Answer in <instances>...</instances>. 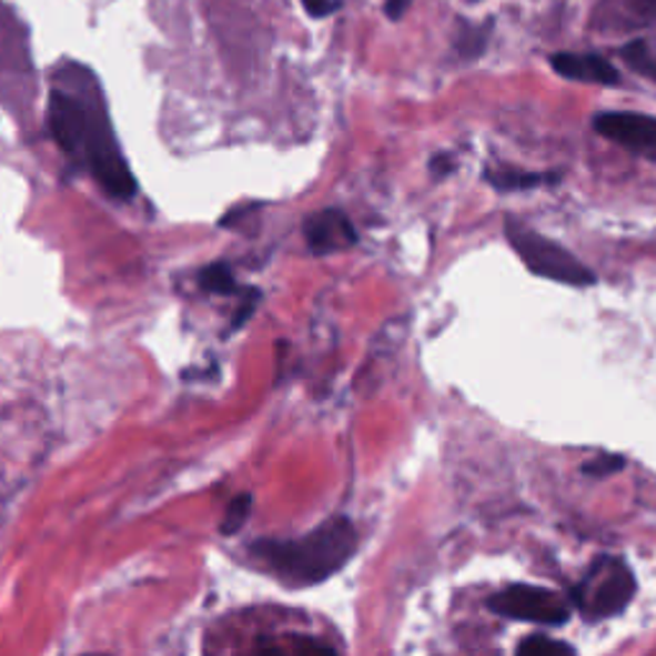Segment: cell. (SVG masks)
Wrapping results in <instances>:
<instances>
[{
	"label": "cell",
	"mask_w": 656,
	"mask_h": 656,
	"mask_svg": "<svg viewBox=\"0 0 656 656\" xmlns=\"http://www.w3.org/2000/svg\"><path fill=\"white\" fill-rule=\"evenodd\" d=\"M356 549V528L346 518H331L303 538L260 542L254 554L290 585L305 587L336 575Z\"/></svg>",
	"instance_id": "1"
},
{
	"label": "cell",
	"mask_w": 656,
	"mask_h": 656,
	"mask_svg": "<svg viewBox=\"0 0 656 656\" xmlns=\"http://www.w3.org/2000/svg\"><path fill=\"white\" fill-rule=\"evenodd\" d=\"M516 656H575V649L569 644L556 642V638L528 636L526 642H521Z\"/></svg>",
	"instance_id": "12"
},
{
	"label": "cell",
	"mask_w": 656,
	"mask_h": 656,
	"mask_svg": "<svg viewBox=\"0 0 656 656\" xmlns=\"http://www.w3.org/2000/svg\"><path fill=\"white\" fill-rule=\"evenodd\" d=\"M301 3L305 6V11L315 16V19H323V16L336 11V0H301Z\"/></svg>",
	"instance_id": "18"
},
{
	"label": "cell",
	"mask_w": 656,
	"mask_h": 656,
	"mask_svg": "<svg viewBox=\"0 0 656 656\" xmlns=\"http://www.w3.org/2000/svg\"><path fill=\"white\" fill-rule=\"evenodd\" d=\"M49 129L57 144L68 154H80L85 141V108L80 95L54 88L49 95Z\"/></svg>",
	"instance_id": "8"
},
{
	"label": "cell",
	"mask_w": 656,
	"mask_h": 656,
	"mask_svg": "<svg viewBox=\"0 0 656 656\" xmlns=\"http://www.w3.org/2000/svg\"><path fill=\"white\" fill-rule=\"evenodd\" d=\"M305 242H309L311 252L319 256L344 252V249L356 244V229L349 221V215L339 208H326V211L311 213L303 223Z\"/></svg>",
	"instance_id": "7"
},
{
	"label": "cell",
	"mask_w": 656,
	"mask_h": 656,
	"mask_svg": "<svg viewBox=\"0 0 656 656\" xmlns=\"http://www.w3.org/2000/svg\"><path fill=\"white\" fill-rule=\"evenodd\" d=\"M201 285L208 290V293L231 295L236 290V280H234V272L229 270V264L219 262V264H211V268L203 270Z\"/></svg>",
	"instance_id": "13"
},
{
	"label": "cell",
	"mask_w": 656,
	"mask_h": 656,
	"mask_svg": "<svg viewBox=\"0 0 656 656\" xmlns=\"http://www.w3.org/2000/svg\"><path fill=\"white\" fill-rule=\"evenodd\" d=\"M408 6H411V0H387V16L390 19H401V16L408 11Z\"/></svg>",
	"instance_id": "20"
},
{
	"label": "cell",
	"mask_w": 656,
	"mask_h": 656,
	"mask_svg": "<svg viewBox=\"0 0 656 656\" xmlns=\"http://www.w3.org/2000/svg\"><path fill=\"white\" fill-rule=\"evenodd\" d=\"M552 68L554 72H559L562 78L575 82H589V85H618L620 82L618 70L597 54L559 52L552 57Z\"/></svg>",
	"instance_id": "9"
},
{
	"label": "cell",
	"mask_w": 656,
	"mask_h": 656,
	"mask_svg": "<svg viewBox=\"0 0 656 656\" xmlns=\"http://www.w3.org/2000/svg\"><path fill=\"white\" fill-rule=\"evenodd\" d=\"M652 3H656V0H652Z\"/></svg>",
	"instance_id": "22"
},
{
	"label": "cell",
	"mask_w": 656,
	"mask_h": 656,
	"mask_svg": "<svg viewBox=\"0 0 656 656\" xmlns=\"http://www.w3.org/2000/svg\"><path fill=\"white\" fill-rule=\"evenodd\" d=\"M505 236H508L511 246L516 249L521 262L538 277L562 282V285L572 287H587L597 282L595 272L585 268L569 249H564L562 244L538 234V231L528 229L526 223L508 219L505 221Z\"/></svg>",
	"instance_id": "3"
},
{
	"label": "cell",
	"mask_w": 656,
	"mask_h": 656,
	"mask_svg": "<svg viewBox=\"0 0 656 656\" xmlns=\"http://www.w3.org/2000/svg\"><path fill=\"white\" fill-rule=\"evenodd\" d=\"M497 616L513 618V620H528L542 623V626H562L569 618V603L567 597L546 587L534 585H511L493 595L490 601Z\"/></svg>",
	"instance_id": "5"
},
{
	"label": "cell",
	"mask_w": 656,
	"mask_h": 656,
	"mask_svg": "<svg viewBox=\"0 0 656 656\" xmlns=\"http://www.w3.org/2000/svg\"><path fill=\"white\" fill-rule=\"evenodd\" d=\"M256 303H260V290H249L246 297L242 301V305H239V311L234 313V329H242L244 323L249 321V315L254 313Z\"/></svg>",
	"instance_id": "17"
},
{
	"label": "cell",
	"mask_w": 656,
	"mask_h": 656,
	"mask_svg": "<svg viewBox=\"0 0 656 656\" xmlns=\"http://www.w3.org/2000/svg\"><path fill=\"white\" fill-rule=\"evenodd\" d=\"M293 652L295 656H336V652L331 649V646L315 642V638H309V636L293 638Z\"/></svg>",
	"instance_id": "16"
},
{
	"label": "cell",
	"mask_w": 656,
	"mask_h": 656,
	"mask_svg": "<svg viewBox=\"0 0 656 656\" xmlns=\"http://www.w3.org/2000/svg\"><path fill=\"white\" fill-rule=\"evenodd\" d=\"M623 467H626V460L618 454H603V456H595L593 462H587L583 472L589 477H608V475H616V472H620Z\"/></svg>",
	"instance_id": "15"
},
{
	"label": "cell",
	"mask_w": 656,
	"mask_h": 656,
	"mask_svg": "<svg viewBox=\"0 0 656 656\" xmlns=\"http://www.w3.org/2000/svg\"><path fill=\"white\" fill-rule=\"evenodd\" d=\"M620 57L626 60L630 70H636L638 74H644V78L649 80H656V49L646 39L630 41V44L623 47Z\"/></svg>",
	"instance_id": "11"
},
{
	"label": "cell",
	"mask_w": 656,
	"mask_h": 656,
	"mask_svg": "<svg viewBox=\"0 0 656 656\" xmlns=\"http://www.w3.org/2000/svg\"><path fill=\"white\" fill-rule=\"evenodd\" d=\"M249 513H252V495H239L229 503L226 516H223L221 531L223 536H234L244 528V523L249 521Z\"/></svg>",
	"instance_id": "14"
},
{
	"label": "cell",
	"mask_w": 656,
	"mask_h": 656,
	"mask_svg": "<svg viewBox=\"0 0 656 656\" xmlns=\"http://www.w3.org/2000/svg\"><path fill=\"white\" fill-rule=\"evenodd\" d=\"M260 656H295V652H293V644L290 646H264L262 649V654Z\"/></svg>",
	"instance_id": "21"
},
{
	"label": "cell",
	"mask_w": 656,
	"mask_h": 656,
	"mask_svg": "<svg viewBox=\"0 0 656 656\" xmlns=\"http://www.w3.org/2000/svg\"><path fill=\"white\" fill-rule=\"evenodd\" d=\"M562 174L559 172H526V170H513V168H490L485 170V180L501 193H518V190H534L542 185L556 182Z\"/></svg>",
	"instance_id": "10"
},
{
	"label": "cell",
	"mask_w": 656,
	"mask_h": 656,
	"mask_svg": "<svg viewBox=\"0 0 656 656\" xmlns=\"http://www.w3.org/2000/svg\"><path fill=\"white\" fill-rule=\"evenodd\" d=\"M85 108V141H82V157H85L95 180L115 198H131L137 190V180L131 174L123 152L115 141L113 127L108 121L105 105L98 95V82H90V95H80Z\"/></svg>",
	"instance_id": "2"
},
{
	"label": "cell",
	"mask_w": 656,
	"mask_h": 656,
	"mask_svg": "<svg viewBox=\"0 0 656 656\" xmlns=\"http://www.w3.org/2000/svg\"><path fill=\"white\" fill-rule=\"evenodd\" d=\"M454 160L450 154H438L434 162H431V172L436 174V178H446V174H452L454 172Z\"/></svg>",
	"instance_id": "19"
},
{
	"label": "cell",
	"mask_w": 656,
	"mask_h": 656,
	"mask_svg": "<svg viewBox=\"0 0 656 656\" xmlns=\"http://www.w3.org/2000/svg\"><path fill=\"white\" fill-rule=\"evenodd\" d=\"M636 593L634 572L620 559H603L595 572H589L587 583L577 589V603L589 618L601 620L618 616Z\"/></svg>",
	"instance_id": "4"
},
{
	"label": "cell",
	"mask_w": 656,
	"mask_h": 656,
	"mask_svg": "<svg viewBox=\"0 0 656 656\" xmlns=\"http://www.w3.org/2000/svg\"><path fill=\"white\" fill-rule=\"evenodd\" d=\"M593 127L601 137L642 157H656V119L644 113H597Z\"/></svg>",
	"instance_id": "6"
}]
</instances>
